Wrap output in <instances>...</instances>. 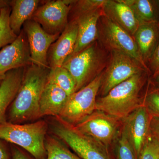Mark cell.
Here are the masks:
<instances>
[{"label":"cell","instance_id":"cell-31","mask_svg":"<svg viewBox=\"0 0 159 159\" xmlns=\"http://www.w3.org/2000/svg\"><path fill=\"white\" fill-rule=\"evenodd\" d=\"M11 150L12 159H29L19 148L13 144H11Z\"/></svg>","mask_w":159,"mask_h":159},{"label":"cell","instance_id":"cell-18","mask_svg":"<svg viewBox=\"0 0 159 159\" xmlns=\"http://www.w3.org/2000/svg\"><path fill=\"white\" fill-rule=\"evenodd\" d=\"M69 97L64 91L48 81L40 99L39 117L46 116L59 117Z\"/></svg>","mask_w":159,"mask_h":159},{"label":"cell","instance_id":"cell-17","mask_svg":"<svg viewBox=\"0 0 159 159\" xmlns=\"http://www.w3.org/2000/svg\"><path fill=\"white\" fill-rule=\"evenodd\" d=\"M25 68H20L9 71L0 82V123L6 122V113L17 95Z\"/></svg>","mask_w":159,"mask_h":159},{"label":"cell","instance_id":"cell-13","mask_svg":"<svg viewBox=\"0 0 159 159\" xmlns=\"http://www.w3.org/2000/svg\"><path fill=\"white\" fill-rule=\"evenodd\" d=\"M152 118L147 108L142 104L124 119L122 126L133 148L136 159H139L150 134Z\"/></svg>","mask_w":159,"mask_h":159},{"label":"cell","instance_id":"cell-24","mask_svg":"<svg viewBox=\"0 0 159 159\" xmlns=\"http://www.w3.org/2000/svg\"><path fill=\"white\" fill-rule=\"evenodd\" d=\"M47 159H82L72 153L57 139L48 138L45 142Z\"/></svg>","mask_w":159,"mask_h":159},{"label":"cell","instance_id":"cell-11","mask_svg":"<svg viewBox=\"0 0 159 159\" xmlns=\"http://www.w3.org/2000/svg\"><path fill=\"white\" fill-rule=\"evenodd\" d=\"M22 29L28 39L32 64L50 69L48 62L49 48L59 37V34H49L39 24L29 20L24 24Z\"/></svg>","mask_w":159,"mask_h":159},{"label":"cell","instance_id":"cell-14","mask_svg":"<svg viewBox=\"0 0 159 159\" xmlns=\"http://www.w3.org/2000/svg\"><path fill=\"white\" fill-rule=\"evenodd\" d=\"M78 26L75 21L69 22L57 39L51 44L48 54L50 69L62 66L73 52L77 40Z\"/></svg>","mask_w":159,"mask_h":159},{"label":"cell","instance_id":"cell-30","mask_svg":"<svg viewBox=\"0 0 159 159\" xmlns=\"http://www.w3.org/2000/svg\"><path fill=\"white\" fill-rule=\"evenodd\" d=\"M151 134L159 142V119L152 117L150 122Z\"/></svg>","mask_w":159,"mask_h":159},{"label":"cell","instance_id":"cell-25","mask_svg":"<svg viewBox=\"0 0 159 159\" xmlns=\"http://www.w3.org/2000/svg\"><path fill=\"white\" fill-rule=\"evenodd\" d=\"M11 7L0 10V48L10 44L17 37L11 30L9 22Z\"/></svg>","mask_w":159,"mask_h":159},{"label":"cell","instance_id":"cell-29","mask_svg":"<svg viewBox=\"0 0 159 159\" xmlns=\"http://www.w3.org/2000/svg\"><path fill=\"white\" fill-rule=\"evenodd\" d=\"M150 69L155 77L159 74V40L156 48L149 62Z\"/></svg>","mask_w":159,"mask_h":159},{"label":"cell","instance_id":"cell-3","mask_svg":"<svg viewBox=\"0 0 159 159\" xmlns=\"http://www.w3.org/2000/svg\"><path fill=\"white\" fill-rule=\"evenodd\" d=\"M47 130V123L42 120L25 124L6 122L0 123V139L21 147L36 159H44Z\"/></svg>","mask_w":159,"mask_h":159},{"label":"cell","instance_id":"cell-32","mask_svg":"<svg viewBox=\"0 0 159 159\" xmlns=\"http://www.w3.org/2000/svg\"><path fill=\"white\" fill-rule=\"evenodd\" d=\"M3 141L0 139V159H9V152Z\"/></svg>","mask_w":159,"mask_h":159},{"label":"cell","instance_id":"cell-1","mask_svg":"<svg viewBox=\"0 0 159 159\" xmlns=\"http://www.w3.org/2000/svg\"><path fill=\"white\" fill-rule=\"evenodd\" d=\"M50 70L33 64L26 67L17 95L6 113V122L21 124L39 118L40 99Z\"/></svg>","mask_w":159,"mask_h":159},{"label":"cell","instance_id":"cell-34","mask_svg":"<svg viewBox=\"0 0 159 159\" xmlns=\"http://www.w3.org/2000/svg\"><path fill=\"white\" fill-rule=\"evenodd\" d=\"M154 77L156 78L157 82L159 86V74ZM158 89L159 90V89Z\"/></svg>","mask_w":159,"mask_h":159},{"label":"cell","instance_id":"cell-6","mask_svg":"<svg viewBox=\"0 0 159 159\" xmlns=\"http://www.w3.org/2000/svg\"><path fill=\"white\" fill-rule=\"evenodd\" d=\"M52 125L56 136L62 140L82 159H110L107 148L96 140L83 133L74 125L59 118Z\"/></svg>","mask_w":159,"mask_h":159},{"label":"cell","instance_id":"cell-21","mask_svg":"<svg viewBox=\"0 0 159 159\" xmlns=\"http://www.w3.org/2000/svg\"><path fill=\"white\" fill-rule=\"evenodd\" d=\"M130 7L139 24L159 22L158 1L121 0Z\"/></svg>","mask_w":159,"mask_h":159},{"label":"cell","instance_id":"cell-9","mask_svg":"<svg viewBox=\"0 0 159 159\" xmlns=\"http://www.w3.org/2000/svg\"><path fill=\"white\" fill-rule=\"evenodd\" d=\"M70 9L67 0L44 1L30 20L39 24L48 34L60 35L68 24Z\"/></svg>","mask_w":159,"mask_h":159},{"label":"cell","instance_id":"cell-2","mask_svg":"<svg viewBox=\"0 0 159 159\" xmlns=\"http://www.w3.org/2000/svg\"><path fill=\"white\" fill-rule=\"evenodd\" d=\"M146 72L134 75L97 99L96 111L124 120L142 105L140 93L145 80Z\"/></svg>","mask_w":159,"mask_h":159},{"label":"cell","instance_id":"cell-35","mask_svg":"<svg viewBox=\"0 0 159 159\" xmlns=\"http://www.w3.org/2000/svg\"><path fill=\"white\" fill-rule=\"evenodd\" d=\"M158 2H159V1H158Z\"/></svg>","mask_w":159,"mask_h":159},{"label":"cell","instance_id":"cell-28","mask_svg":"<svg viewBox=\"0 0 159 159\" xmlns=\"http://www.w3.org/2000/svg\"><path fill=\"white\" fill-rule=\"evenodd\" d=\"M142 104L152 117L159 119V90H153L146 94Z\"/></svg>","mask_w":159,"mask_h":159},{"label":"cell","instance_id":"cell-5","mask_svg":"<svg viewBox=\"0 0 159 159\" xmlns=\"http://www.w3.org/2000/svg\"><path fill=\"white\" fill-rule=\"evenodd\" d=\"M104 73L70 96L59 117L69 124L76 125L96 111V97L100 88Z\"/></svg>","mask_w":159,"mask_h":159},{"label":"cell","instance_id":"cell-4","mask_svg":"<svg viewBox=\"0 0 159 159\" xmlns=\"http://www.w3.org/2000/svg\"><path fill=\"white\" fill-rule=\"evenodd\" d=\"M106 61L105 53L96 41L80 53L67 59L62 66L74 78L77 92L102 73L100 72Z\"/></svg>","mask_w":159,"mask_h":159},{"label":"cell","instance_id":"cell-26","mask_svg":"<svg viewBox=\"0 0 159 159\" xmlns=\"http://www.w3.org/2000/svg\"><path fill=\"white\" fill-rule=\"evenodd\" d=\"M122 129L118 145V159H136L133 148L123 126Z\"/></svg>","mask_w":159,"mask_h":159},{"label":"cell","instance_id":"cell-27","mask_svg":"<svg viewBox=\"0 0 159 159\" xmlns=\"http://www.w3.org/2000/svg\"><path fill=\"white\" fill-rule=\"evenodd\" d=\"M139 159H159V142L150 134Z\"/></svg>","mask_w":159,"mask_h":159},{"label":"cell","instance_id":"cell-22","mask_svg":"<svg viewBox=\"0 0 159 159\" xmlns=\"http://www.w3.org/2000/svg\"><path fill=\"white\" fill-rule=\"evenodd\" d=\"M48 82L57 85L64 91L69 96L76 92L75 80L70 72L63 67L50 69Z\"/></svg>","mask_w":159,"mask_h":159},{"label":"cell","instance_id":"cell-33","mask_svg":"<svg viewBox=\"0 0 159 159\" xmlns=\"http://www.w3.org/2000/svg\"><path fill=\"white\" fill-rule=\"evenodd\" d=\"M12 2H13V0H12V1L0 0V10L3 9V8L11 7Z\"/></svg>","mask_w":159,"mask_h":159},{"label":"cell","instance_id":"cell-10","mask_svg":"<svg viewBox=\"0 0 159 159\" xmlns=\"http://www.w3.org/2000/svg\"><path fill=\"white\" fill-rule=\"evenodd\" d=\"M119 120L103 112L95 111L82 122L74 126L107 148L116 137L120 126Z\"/></svg>","mask_w":159,"mask_h":159},{"label":"cell","instance_id":"cell-15","mask_svg":"<svg viewBox=\"0 0 159 159\" xmlns=\"http://www.w3.org/2000/svg\"><path fill=\"white\" fill-rule=\"evenodd\" d=\"M103 15L102 8L81 16L74 21L78 26L77 40L74 51L66 60L77 55L97 41L99 37L98 23Z\"/></svg>","mask_w":159,"mask_h":159},{"label":"cell","instance_id":"cell-19","mask_svg":"<svg viewBox=\"0 0 159 159\" xmlns=\"http://www.w3.org/2000/svg\"><path fill=\"white\" fill-rule=\"evenodd\" d=\"M134 38L141 57L147 66L158 43L159 22L141 24Z\"/></svg>","mask_w":159,"mask_h":159},{"label":"cell","instance_id":"cell-16","mask_svg":"<svg viewBox=\"0 0 159 159\" xmlns=\"http://www.w3.org/2000/svg\"><path fill=\"white\" fill-rule=\"evenodd\" d=\"M103 11L104 15L134 37L140 24L130 7L121 0H106Z\"/></svg>","mask_w":159,"mask_h":159},{"label":"cell","instance_id":"cell-7","mask_svg":"<svg viewBox=\"0 0 159 159\" xmlns=\"http://www.w3.org/2000/svg\"><path fill=\"white\" fill-rule=\"evenodd\" d=\"M148 70L129 55L118 51H111L107 69L104 73L100 90L105 96L112 89L134 75Z\"/></svg>","mask_w":159,"mask_h":159},{"label":"cell","instance_id":"cell-23","mask_svg":"<svg viewBox=\"0 0 159 159\" xmlns=\"http://www.w3.org/2000/svg\"><path fill=\"white\" fill-rule=\"evenodd\" d=\"M106 0H80L70 1L69 22L89 12L103 8Z\"/></svg>","mask_w":159,"mask_h":159},{"label":"cell","instance_id":"cell-12","mask_svg":"<svg viewBox=\"0 0 159 159\" xmlns=\"http://www.w3.org/2000/svg\"><path fill=\"white\" fill-rule=\"evenodd\" d=\"M31 64L28 39L22 29L15 40L0 51V82L9 71Z\"/></svg>","mask_w":159,"mask_h":159},{"label":"cell","instance_id":"cell-20","mask_svg":"<svg viewBox=\"0 0 159 159\" xmlns=\"http://www.w3.org/2000/svg\"><path fill=\"white\" fill-rule=\"evenodd\" d=\"M42 2L38 0H13L9 22L11 30L17 36L24 24L31 19Z\"/></svg>","mask_w":159,"mask_h":159},{"label":"cell","instance_id":"cell-8","mask_svg":"<svg viewBox=\"0 0 159 159\" xmlns=\"http://www.w3.org/2000/svg\"><path fill=\"white\" fill-rule=\"evenodd\" d=\"M100 20V36L103 45L111 51H119L129 55L149 71L141 57L134 37L104 15Z\"/></svg>","mask_w":159,"mask_h":159}]
</instances>
